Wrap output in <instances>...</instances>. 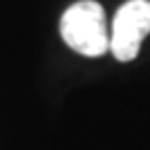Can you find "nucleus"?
Here are the masks:
<instances>
[{
	"mask_svg": "<svg viewBox=\"0 0 150 150\" xmlns=\"http://www.w3.org/2000/svg\"><path fill=\"white\" fill-rule=\"evenodd\" d=\"M61 35L69 48L83 56H102L110 46L104 8L94 0H81L61 17Z\"/></svg>",
	"mask_w": 150,
	"mask_h": 150,
	"instance_id": "1",
	"label": "nucleus"
},
{
	"mask_svg": "<svg viewBox=\"0 0 150 150\" xmlns=\"http://www.w3.org/2000/svg\"><path fill=\"white\" fill-rule=\"evenodd\" d=\"M150 33V0H129L125 2L112 21L108 50L117 61H134L142 40Z\"/></svg>",
	"mask_w": 150,
	"mask_h": 150,
	"instance_id": "2",
	"label": "nucleus"
}]
</instances>
